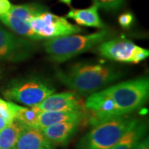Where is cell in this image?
Wrapping results in <instances>:
<instances>
[{
	"label": "cell",
	"mask_w": 149,
	"mask_h": 149,
	"mask_svg": "<svg viewBox=\"0 0 149 149\" xmlns=\"http://www.w3.org/2000/svg\"><path fill=\"white\" fill-rule=\"evenodd\" d=\"M56 75L61 83L82 95L100 91L121 77V72L110 65L77 63L66 70L57 69Z\"/></svg>",
	"instance_id": "6da1fadb"
},
{
	"label": "cell",
	"mask_w": 149,
	"mask_h": 149,
	"mask_svg": "<svg viewBox=\"0 0 149 149\" xmlns=\"http://www.w3.org/2000/svg\"><path fill=\"white\" fill-rule=\"evenodd\" d=\"M112 36L109 30L87 35H68L48 39L44 47L49 57L56 62H64L81 53L88 52L100 43L109 40Z\"/></svg>",
	"instance_id": "7a4b0ae2"
},
{
	"label": "cell",
	"mask_w": 149,
	"mask_h": 149,
	"mask_svg": "<svg viewBox=\"0 0 149 149\" xmlns=\"http://www.w3.org/2000/svg\"><path fill=\"white\" fill-rule=\"evenodd\" d=\"M104 90L114 103L118 115H126L140 109L148 100V77L121 82Z\"/></svg>",
	"instance_id": "3957f363"
},
{
	"label": "cell",
	"mask_w": 149,
	"mask_h": 149,
	"mask_svg": "<svg viewBox=\"0 0 149 149\" xmlns=\"http://www.w3.org/2000/svg\"><path fill=\"white\" fill-rule=\"evenodd\" d=\"M55 91L53 85L47 80L32 75L12 80L3 91V95L8 100L32 107L42 103Z\"/></svg>",
	"instance_id": "277c9868"
},
{
	"label": "cell",
	"mask_w": 149,
	"mask_h": 149,
	"mask_svg": "<svg viewBox=\"0 0 149 149\" xmlns=\"http://www.w3.org/2000/svg\"><path fill=\"white\" fill-rule=\"evenodd\" d=\"M133 120L134 118L126 114L112 118L97 124L80 140L78 149H111Z\"/></svg>",
	"instance_id": "5b68a950"
},
{
	"label": "cell",
	"mask_w": 149,
	"mask_h": 149,
	"mask_svg": "<svg viewBox=\"0 0 149 149\" xmlns=\"http://www.w3.org/2000/svg\"><path fill=\"white\" fill-rule=\"evenodd\" d=\"M47 10L39 3H26L12 5L9 11L0 16V20L12 31L23 38L38 41L36 34L30 26V21L37 14Z\"/></svg>",
	"instance_id": "8992f818"
},
{
	"label": "cell",
	"mask_w": 149,
	"mask_h": 149,
	"mask_svg": "<svg viewBox=\"0 0 149 149\" xmlns=\"http://www.w3.org/2000/svg\"><path fill=\"white\" fill-rule=\"evenodd\" d=\"M30 26L38 40L64 37L81 32V28L68 20L53 14L47 10L37 14L30 21Z\"/></svg>",
	"instance_id": "52a82bcc"
},
{
	"label": "cell",
	"mask_w": 149,
	"mask_h": 149,
	"mask_svg": "<svg viewBox=\"0 0 149 149\" xmlns=\"http://www.w3.org/2000/svg\"><path fill=\"white\" fill-rule=\"evenodd\" d=\"M97 50L102 56L123 63H139L148 58L149 51L127 39L106 40L98 45Z\"/></svg>",
	"instance_id": "ba28073f"
},
{
	"label": "cell",
	"mask_w": 149,
	"mask_h": 149,
	"mask_svg": "<svg viewBox=\"0 0 149 149\" xmlns=\"http://www.w3.org/2000/svg\"><path fill=\"white\" fill-rule=\"evenodd\" d=\"M35 49L32 40L17 37L0 26V61L20 62L31 57Z\"/></svg>",
	"instance_id": "9c48e42d"
},
{
	"label": "cell",
	"mask_w": 149,
	"mask_h": 149,
	"mask_svg": "<svg viewBox=\"0 0 149 149\" xmlns=\"http://www.w3.org/2000/svg\"><path fill=\"white\" fill-rule=\"evenodd\" d=\"M85 108L91 114V123L94 126L112 118L120 116L105 90L91 94L85 101Z\"/></svg>",
	"instance_id": "30bf717a"
},
{
	"label": "cell",
	"mask_w": 149,
	"mask_h": 149,
	"mask_svg": "<svg viewBox=\"0 0 149 149\" xmlns=\"http://www.w3.org/2000/svg\"><path fill=\"white\" fill-rule=\"evenodd\" d=\"M42 111H66L82 110L83 104L80 96L74 92H63L52 94L42 103L36 105Z\"/></svg>",
	"instance_id": "8fae6325"
},
{
	"label": "cell",
	"mask_w": 149,
	"mask_h": 149,
	"mask_svg": "<svg viewBox=\"0 0 149 149\" xmlns=\"http://www.w3.org/2000/svg\"><path fill=\"white\" fill-rule=\"evenodd\" d=\"M53 148L43 135L42 129L34 127H22L14 149Z\"/></svg>",
	"instance_id": "7c38bea8"
},
{
	"label": "cell",
	"mask_w": 149,
	"mask_h": 149,
	"mask_svg": "<svg viewBox=\"0 0 149 149\" xmlns=\"http://www.w3.org/2000/svg\"><path fill=\"white\" fill-rule=\"evenodd\" d=\"M81 120L56 123L42 128L43 135L52 144H65L76 133Z\"/></svg>",
	"instance_id": "4fadbf2b"
},
{
	"label": "cell",
	"mask_w": 149,
	"mask_h": 149,
	"mask_svg": "<svg viewBox=\"0 0 149 149\" xmlns=\"http://www.w3.org/2000/svg\"><path fill=\"white\" fill-rule=\"evenodd\" d=\"M85 116L82 110L66 111H42L37 121V128L42 129L56 123L75 120H82Z\"/></svg>",
	"instance_id": "5bb4252c"
},
{
	"label": "cell",
	"mask_w": 149,
	"mask_h": 149,
	"mask_svg": "<svg viewBox=\"0 0 149 149\" xmlns=\"http://www.w3.org/2000/svg\"><path fill=\"white\" fill-rule=\"evenodd\" d=\"M99 7L94 3L90 8L83 9H71L67 13V17L73 19L77 24L85 27L102 28L104 24L99 15Z\"/></svg>",
	"instance_id": "9a60e30c"
},
{
	"label": "cell",
	"mask_w": 149,
	"mask_h": 149,
	"mask_svg": "<svg viewBox=\"0 0 149 149\" xmlns=\"http://www.w3.org/2000/svg\"><path fill=\"white\" fill-rule=\"evenodd\" d=\"M146 132L147 124L134 118L119 141L111 149H133L139 140L145 137Z\"/></svg>",
	"instance_id": "2e32d148"
},
{
	"label": "cell",
	"mask_w": 149,
	"mask_h": 149,
	"mask_svg": "<svg viewBox=\"0 0 149 149\" xmlns=\"http://www.w3.org/2000/svg\"><path fill=\"white\" fill-rule=\"evenodd\" d=\"M22 125L17 120L7 125L0 131V149H14Z\"/></svg>",
	"instance_id": "e0dca14e"
},
{
	"label": "cell",
	"mask_w": 149,
	"mask_h": 149,
	"mask_svg": "<svg viewBox=\"0 0 149 149\" xmlns=\"http://www.w3.org/2000/svg\"><path fill=\"white\" fill-rule=\"evenodd\" d=\"M41 112L42 110L36 106L21 107L17 114L16 120L24 127L37 128L38 117Z\"/></svg>",
	"instance_id": "ac0fdd59"
},
{
	"label": "cell",
	"mask_w": 149,
	"mask_h": 149,
	"mask_svg": "<svg viewBox=\"0 0 149 149\" xmlns=\"http://www.w3.org/2000/svg\"><path fill=\"white\" fill-rule=\"evenodd\" d=\"M21 107L14 103L7 102L0 99V116L11 123L16 120L17 114Z\"/></svg>",
	"instance_id": "d6986e66"
},
{
	"label": "cell",
	"mask_w": 149,
	"mask_h": 149,
	"mask_svg": "<svg viewBox=\"0 0 149 149\" xmlns=\"http://www.w3.org/2000/svg\"><path fill=\"white\" fill-rule=\"evenodd\" d=\"M99 8L105 11H117L123 4L124 0H94Z\"/></svg>",
	"instance_id": "ffe728a7"
},
{
	"label": "cell",
	"mask_w": 149,
	"mask_h": 149,
	"mask_svg": "<svg viewBox=\"0 0 149 149\" xmlns=\"http://www.w3.org/2000/svg\"><path fill=\"white\" fill-rule=\"evenodd\" d=\"M133 13H129V12H126L122 13L120 16L118 17V23L119 25L123 27V28H128L132 26L133 22Z\"/></svg>",
	"instance_id": "44dd1931"
},
{
	"label": "cell",
	"mask_w": 149,
	"mask_h": 149,
	"mask_svg": "<svg viewBox=\"0 0 149 149\" xmlns=\"http://www.w3.org/2000/svg\"><path fill=\"white\" fill-rule=\"evenodd\" d=\"M11 6L8 0H0V16L7 13L11 8Z\"/></svg>",
	"instance_id": "7402d4cb"
},
{
	"label": "cell",
	"mask_w": 149,
	"mask_h": 149,
	"mask_svg": "<svg viewBox=\"0 0 149 149\" xmlns=\"http://www.w3.org/2000/svg\"><path fill=\"white\" fill-rule=\"evenodd\" d=\"M133 149H149V141L148 137H143L136 143Z\"/></svg>",
	"instance_id": "603a6c76"
},
{
	"label": "cell",
	"mask_w": 149,
	"mask_h": 149,
	"mask_svg": "<svg viewBox=\"0 0 149 149\" xmlns=\"http://www.w3.org/2000/svg\"><path fill=\"white\" fill-rule=\"evenodd\" d=\"M9 124V123L8 122L7 120H5L3 118H2L0 116V131L3 129V128H4L7 126V125H8Z\"/></svg>",
	"instance_id": "cb8c5ba5"
},
{
	"label": "cell",
	"mask_w": 149,
	"mask_h": 149,
	"mask_svg": "<svg viewBox=\"0 0 149 149\" xmlns=\"http://www.w3.org/2000/svg\"><path fill=\"white\" fill-rule=\"evenodd\" d=\"M60 1L66 5H70V3H71V0H60Z\"/></svg>",
	"instance_id": "d4e9b609"
},
{
	"label": "cell",
	"mask_w": 149,
	"mask_h": 149,
	"mask_svg": "<svg viewBox=\"0 0 149 149\" xmlns=\"http://www.w3.org/2000/svg\"><path fill=\"white\" fill-rule=\"evenodd\" d=\"M47 149H53V148H47Z\"/></svg>",
	"instance_id": "484cf974"
}]
</instances>
